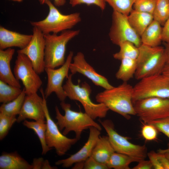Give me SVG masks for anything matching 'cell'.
I'll return each instance as SVG.
<instances>
[{
	"mask_svg": "<svg viewBox=\"0 0 169 169\" xmlns=\"http://www.w3.org/2000/svg\"><path fill=\"white\" fill-rule=\"evenodd\" d=\"M133 87L123 82L117 87L105 90L97 94L96 101L103 103L109 109L129 120L136 115L132 101Z\"/></svg>",
	"mask_w": 169,
	"mask_h": 169,
	"instance_id": "6da1fadb",
	"label": "cell"
},
{
	"mask_svg": "<svg viewBox=\"0 0 169 169\" xmlns=\"http://www.w3.org/2000/svg\"><path fill=\"white\" fill-rule=\"evenodd\" d=\"M60 105L65 114H61L56 106L55 118L60 130H63L62 133L64 135L66 136L70 131H74L75 138L79 140L82 132L91 126L95 127L100 131L102 130L101 126L85 112L73 110L71 109L70 105L64 101H61Z\"/></svg>",
	"mask_w": 169,
	"mask_h": 169,
	"instance_id": "7a4b0ae2",
	"label": "cell"
},
{
	"mask_svg": "<svg viewBox=\"0 0 169 169\" xmlns=\"http://www.w3.org/2000/svg\"><path fill=\"white\" fill-rule=\"evenodd\" d=\"M139 49L134 75L135 78L140 80L147 77L161 74L166 63L164 47L160 46L153 47L142 44Z\"/></svg>",
	"mask_w": 169,
	"mask_h": 169,
	"instance_id": "3957f363",
	"label": "cell"
},
{
	"mask_svg": "<svg viewBox=\"0 0 169 169\" xmlns=\"http://www.w3.org/2000/svg\"><path fill=\"white\" fill-rule=\"evenodd\" d=\"M45 4L49 9L47 17L40 21L30 22L32 26L38 28L44 34H58L70 30L81 21L79 13L64 14L57 8L50 0H47Z\"/></svg>",
	"mask_w": 169,
	"mask_h": 169,
	"instance_id": "277c9868",
	"label": "cell"
},
{
	"mask_svg": "<svg viewBox=\"0 0 169 169\" xmlns=\"http://www.w3.org/2000/svg\"><path fill=\"white\" fill-rule=\"evenodd\" d=\"M73 74H69L64 85L63 89L67 97L72 100L79 101L83 105L85 112L93 120L97 118L105 117L109 109L103 103L95 104L90 99L92 92L91 87L86 82L81 86L74 84L72 80Z\"/></svg>",
	"mask_w": 169,
	"mask_h": 169,
	"instance_id": "5b68a950",
	"label": "cell"
},
{
	"mask_svg": "<svg viewBox=\"0 0 169 169\" xmlns=\"http://www.w3.org/2000/svg\"><path fill=\"white\" fill-rule=\"evenodd\" d=\"M79 32V30H69L59 35L55 33L44 34L45 68L55 69L64 63L66 45Z\"/></svg>",
	"mask_w": 169,
	"mask_h": 169,
	"instance_id": "8992f818",
	"label": "cell"
},
{
	"mask_svg": "<svg viewBox=\"0 0 169 169\" xmlns=\"http://www.w3.org/2000/svg\"><path fill=\"white\" fill-rule=\"evenodd\" d=\"M151 97L169 99V79L162 74L143 78L133 87V103Z\"/></svg>",
	"mask_w": 169,
	"mask_h": 169,
	"instance_id": "52a82bcc",
	"label": "cell"
},
{
	"mask_svg": "<svg viewBox=\"0 0 169 169\" xmlns=\"http://www.w3.org/2000/svg\"><path fill=\"white\" fill-rule=\"evenodd\" d=\"M40 91L43 98V106L46 120L47 128L45 141L46 144L49 148L52 149L54 148L58 156H63L78 140L76 138H68L60 132L57 124L50 116L43 89L41 88Z\"/></svg>",
	"mask_w": 169,
	"mask_h": 169,
	"instance_id": "ba28073f",
	"label": "cell"
},
{
	"mask_svg": "<svg viewBox=\"0 0 169 169\" xmlns=\"http://www.w3.org/2000/svg\"><path fill=\"white\" fill-rule=\"evenodd\" d=\"M105 129L109 141L115 151L124 154L140 160L147 156V149L145 145L134 144L129 141L127 137L119 134L115 129L112 121L109 120H98Z\"/></svg>",
	"mask_w": 169,
	"mask_h": 169,
	"instance_id": "9c48e42d",
	"label": "cell"
},
{
	"mask_svg": "<svg viewBox=\"0 0 169 169\" xmlns=\"http://www.w3.org/2000/svg\"><path fill=\"white\" fill-rule=\"evenodd\" d=\"M136 115L144 123L169 116V99L151 97L133 103Z\"/></svg>",
	"mask_w": 169,
	"mask_h": 169,
	"instance_id": "30bf717a",
	"label": "cell"
},
{
	"mask_svg": "<svg viewBox=\"0 0 169 169\" xmlns=\"http://www.w3.org/2000/svg\"><path fill=\"white\" fill-rule=\"evenodd\" d=\"M13 72L17 79L22 82L26 95L37 93L42 84L30 60L24 54L18 53Z\"/></svg>",
	"mask_w": 169,
	"mask_h": 169,
	"instance_id": "8fae6325",
	"label": "cell"
},
{
	"mask_svg": "<svg viewBox=\"0 0 169 169\" xmlns=\"http://www.w3.org/2000/svg\"><path fill=\"white\" fill-rule=\"evenodd\" d=\"M109 35L111 42L118 46L126 41L132 43L138 47L142 44L141 37L131 26L127 16L115 11L112 13Z\"/></svg>",
	"mask_w": 169,
	"mask_h": 169,
	"instance_id": "7c38bea8",
	"label": "cell"
},
{
	"mask_svg": "<svg viewBox=\"0 0 169 169\" xmlns=\"http://www.w3.org/2000/svg\"><path fill=\"white\" fill-rule=\"evenodd\" d=\"M73 56V52L70 51L64 63L58 69L45 68V71L48 77L47 84L44 91L46 99L52 93L54 92L61 101H64L67 96L62 83L65 78H67L69 76V65Z\"/></svg>",
	"mask_w": 169,
	"mask_h": 169,
	"instance_id": "4fadbf2b",
	"label": "cell"
},
{
	"mask_svg": "<svg viewBox=\"0 0 169 169\" xmlns=\"http://www.w3.org/2000/svg\"><path fill=\"white\" fill-rule=\"evenodd\" d=\"M45 41L44 34L38 28L33 27L32 38L24 48L17 51L26 55L30 59L33 67L38 74L45 71Z\"/></svg>",
	"mask_w": 169,
	"mask_h": 169,
	"instance_id": "5bb4252c",
	"label": "cell"
},
{
	"mask_svg": "<svg viewBox=\"0 0 169 169\" xmlns=\"http://www.w3.org/2000/svg\"><path fill=\"white\" fill-rule=\"evenodd\" d=\"M73 62L70 64L69 69L74 75L78 73L90 80L95 85L105 89H110L113 86L105 76L97 73L93 67L86 60L84 55L78 52L73 58Z\"/></svg>",
	"mask_w": 169,
	"mask_h": 169,
	"instance_id": "9a60e30c",
	"label": "cell"
},
{
	"mask_svg": "<svg viewBox=\"0 0 169 169\" xmlns=\"http://www.w3.org/2000/svg\"><path fill=\"white\" fill-rule=\"evenodd\" d=\"M26 119H33L36 121H46L43 98L37 93L26 95L17 122L20 123Z\"/></svg>",
	"mask_w": 169,
	"mask_h": 169,
	"instance_id": "2e32d148",
	"label": "cell"
},
{
	"mask_svg": "<svg viewBox=\"0 0 169 169\" xmlns=\"http://www.w3.org/2000/svg\"><path fill=\"white\" fill-rule=\"evenodd\" d=\"M88 139L84 146L77 152L69 157L57 161L56 165H62L64 168H68L74 164L84 162L91 156L93 150L100 134V131L96 127L91 126Z\"/></svg>",
	"mask_w": 169,
	"mask_h": 169,
	"instance_id": "e0dca14e",
	"label": "cell"
},
{
	"mask_svg": "<svg viewBox=\"0 0 169 169\" xmlns=\"http://www.w3.org/2000/svg\"><path fill=\"white\" fill-rule=\"evenodd\" d=\"M32 38V34H21L0 26V49L4 50L14 47L23 49L29 44Z\"/></svg>",
	"mask_w": 169,
	"mask_h": 169,
	"instance_id": "ac0fdd59",
	"label": "cell"
},
{
	"mask_svg": "<svg viewBox=\"0 0 169 169\" xmlns=\"http://www.w3.org/2000/svg\"><path fill=\"white\" fill-rule=\"evenodd\" d=\"M15 51V49L11 48L0 49V80L21 88L20 84L13 74L10 68V62Z\"/></svg>",
	"mask_w": 169,
	"mask_h": 169,
	"instance_id": "d6986e66",
	"label": "cell"
},
{
	"mask_svg": "<svg viewBox=\"0 0 169 169\" xmlns=\"http://www.w3.org/2000/svg\"><path fill=\"white\" fill-rule=\"evenodd\" d=\"M115 152L108 136H100L91 156L99 162L106 165L110 157Z\"/></svg>",
	"mask_w": 169,
	"mask_h": 169,
	"instance_id": "ffe728a7",
	"label": "cell"
},
{
	"mask_svg": "<svg viewBox=\"0 0 169 169\" xmlns=\"http://www.w3.org/2000/svg\"><path fill=\"white\" fill-rule=\"evenodd\" d=\"M33 166L17 151L3 152L0 156V169H33Z\"/></svg>",
	"mask_w": 169,
	"mask_h": 169,
	"instance_id": "44dd1931",
	"label": "cell"
},
{
	"mask_svg": "<svg viewBox=\"0 0 169 169\" xmlns=\"http://www.w3.org/2000/svg\"><path fill=\"white\" fill-rule=\"evenodd\" d=\"M162 28L159 22L153 20L141 36L142 44L153 47L160 46L162 41Z\"/></svg>",
	"mask_w": 169,
	"mask_h": 169,
	"instance_id": "7402d4cb",
	"label": "cell"
},
{
	"mask_svg": "<svg viewBox=\"0 0 169 169\" xmlns=\"http://www.w3.org/2000/svg\"><path fill=\"white\" fill-rule=\"evenodd\" d=\"M127 18L131 26L140 37L154 20L152 14L133 9Z\"/></svg>",
	"mask_w": 169,
	"mask_h": 169,
	"instance_id": "603a6c76",
	"label": "cell"
},
{
	"mask_svg": "<svg viewBox=\"0 0 169 169\" xmlns=\"http://www.w3.org/2000/svg\"><path fill=\"white\" fill-rule=\"evenodd\" d=\"M115 74L116 78L123 82H127L134 76L137 67L136 59L124 58Z\"/></svg>",
	"mask_w": 169,
	"mask_h": 169,
	"instance_id": "cb8c5ba5",
	"label": "cell"
},
{
	"mask_svg": "<svg viewBox=\"0 0 169 169\" xmlns=\"http://www.w3.org/2000/svg\"><path fill=\"white\" fill-rule=\"evenodd\" d=\"M23 124L28 128L33 130L37 135L42 146V155L45 154L52 149L48 147L46 142V121H29L26 120L23 121Z\"/></svg>",
	"mask_w": 169,
	"mask_h": 169,
	"instance_id": "d4e9b609",
	"label": "cell"
},
{
	"mask_svg": "<svg viewBox=\"0 0 169 169\" xmlns=\"http://www.w3.org/2000/svg\"><path fill=\"white\" fill-rule=\"evenodd\" d=\"M141 160L120 153L114 152L111 156L106 164L108 169H130L129 165L134 162Z\"/></svg>",
	"mask_w": 169,
	"mask_h": 169,
	"instance_id": "484cf974",
	"label": "cell"
},
{
	"mask_svg": "<svg viewBox=\"0 0 169 169\" xmlns=\"http://www.w3.org/2000/svg\"><path fill=\"white\" fill-rule=\"evenodd\" d=\"M26 95L24 87L20 95L9 102L3 103L0 107V113L9 116H16L19 115Z\"/></svg>",
	"mask_w": 169,
	"mask_h": 169,
	"instance_id": "4316f807",
	"label": "cell"
},
{
	"mask_svg": "<svg viewBox=\"0 0 169 169\" xmlns=\"http://www.w3.org/2000/svg\"><path fill=\"white\" fill-rule=\"evenodd\" d=\"M119 46L120 50L113 54L114 58L120 61L124 58L137 59L139 53V47L132 43L126 41L121 43Z\"/></svg>",
	"mask_w": 169,
	"mask_h": 169,
	"instance_id": "83f0119b",
	"label": "cell"
},
{
	"mask_svg": "<svg viewBox=\"0 0 169 169\" xmlns=\"http://www.w3.org/2000/svg\"><path fill=\"white\" fill-rule=\"evenodd\" d=\"M22 90L0 80V102L5 103L13 100L20 95Z\"/></svg>",
	"mask_w": 169,
	"mask_h": 169,
	"instance_id": "f1b7e54d",
	"label": "cell"
},
{
	"mask_svg": "<svg viewBox=\"0 0 169 169\" xmlns=\"http://www.w3.org/2000/svg\"><path fill=\"white\" fill-rule=\"evenodd\" d=\"M153 16L154 20L164 26L169 18V0H156Z\"/></svg>",
	"mask_w": 169,
	"mask_h": 169,
	"instance_id": "f546056e",
	"label": "cell"
},
{
	"mask_svg": "<svg viewBox=\"0 0 169 169\" xmlns=\"http://www.w3.org/2000/svg\"><path fill=\"white\" fill-rule=\"evenodd\" d=\"M115 11L128 15L133 9L132 6L135 0H105Z\"/></svg>",
	"mask_w": 169,
	"mask_h": 169,
	"instance_id": "4dcf8cb0",
	"label": "cell"
},
{
	"mask_svg": "<svg viewBox=\"0 0 169 169\" xmlns=\"http://www.w3.org/2000/svg\"><path fill=\"white\" fill-rule=\"evenodd\" d=\"M17 120L16 116H9L0 113V140L7 136L10 129Z\"/></svg>",
	"mask_w": 169,
	"mask_h": 169,
	"instance_id": "1f68e13d",
	"label": "cell"
},
{
	"mask_svg": "<svg viewBox=\"0 0 169 169\" xmlns=\"http://www.w3.org/2000/svg\"><path fill=\"white\" fill-rule=\"evenodd\" d=\"M156 3V0H135L133 5V9L153 15Z\"/></svg>",
	"mask_w": 169,
	"mask_h": 169,
	"instance_id": "d6a6232c",
	"label": "cell"
},
{
	"mask_svg": "<svg viewBox=\"0 0 169 169\" xmlns=\"http://www.w3.org/2000/svg\"><path fill=\"white\" fill-rule=\"evenodd\" d=\"M148 123L153 125L158 131L163 133L169 139V116L152 121ZM168 145V148L161 150L164 151H169V142Z\"/></svg>",
	"mask_w": 169,
	"mask_h": 169,
	"instance_id": "836d02e7",
	"label": "cell"
},
{
	"mask_svg": "<svg viewBox=\"0 0 169 169\" xmlns=\"http://www.w3.org/2000/svg\"><path fill=\"white\" fill-rule=\"evenodd\" d=\"M158 130L153 125L144 123L142 126L141 134L142 137L146 141L155 140L157 138Z\"/></svg>",
	"mask_w": 169,
	"mask_h": 169,
	"instance_id": "e575fe53",
	"label": "cell"
},
{
	"mask_svg": "<svg viewBox=\"0 0 169 169\" xmlns=\"http://www.w3.org/2000/svg\"><path fill=\"white\" fill-rule=\"evenodd\" d=\"M69 3L72 7L84 4L88 5H95L99 7L101 10L105 9L106 3L105 0H72Z\"/></svg>",
	"mask_w": 169,
	"mask_h": 169,
	"instance_id": "d590c367",
	"label": "cell"
},
{
	"mask_svg": "<svg viewBox=\"0 0 169 169\" xmlns=\"http://www.w3.org/2000/svg\"><path fill=\"white\" fill-rule=\"evenodd\" d=\"M84 169H108L106 165L100 163L91 156L84 162Z\"/></svg>",
	"mask_w": 169,
	"mask_h": 169,
	"instance_id": "8d00e7d4",
	"label": "cell"
},
{
	"mask_svg": "<svg viewBox=\"0 0 169 169\" xmlns=\"http://www.w3.org/2000/svg\"><path fill=\"white\" fill-rule=\"evenodd\" d=\"M147 156L151 162L153 168L155 169H164L160 162L158 155V153L152 151L147 153Z\"/></svg>",
	"mask_w": 169,
	"mask_h": 169,
	"instance_id": "74e56055",
	"label": "cell"
},
{
	"mask_svg": "<svg viewBox=\"0 0 169 169\" xmlns=\"http://www.w3.org/2000/svg\"><path fill=\"white\" fill-rule=\"evenodd\" d=\"M138 164L134 167L133 169H151L153 168V166L151 162L149 160L142 159L138 162Z\"/></svg>",
	"mask_w": 169,
	"mask_h": 169,
	"instance_id": "f35d334b",
	"label": "cell"
},
{
	"mask_svg": "<svg viewBox=\"0 0 169 169\" xmlns=\"http://www.w3.org/2000/svg\"><path fill=\"white\" fill-rule=\"evenodd\" d=\"M169 40V18L165 25L163 26L162 32V41L164 42Z\"/></svg>",
	"mask_w": 169,
	"mask_h": 169,
	"instance_id": "ab89813d",
	"label": "cell"
},
{
	"mask_svg": "<svg viewBox=\"0 0 169 169\" xmlns=\"http://www.w3.org/2000/svg\"><path fill=\"white\" fill-rule=\"evenodd\" d=\"M157 153L159 160L164 169H169V160L163 154Z\"/></svg>",
	"mask_w": 169,
	"mask_h": 169,
	"instance_id": "60d3db41",
	"label": "cell"
},
{
	"mask_svg": "<svg viewBox=\"0 0 169 169\" xmlns=\"http://www.w3.org/2000/svg\"><path fill=\"white\" fill-rule=\"evenodd\" d=\"M44 160L42 157L35 158L33 159V169H42Z\"/></svg>",
	"mask_w": 169,
	"mask_h": 169,
	"instance_id": "b9f144b4",
	"label": "cell"
},
{
	"mask_svg": "<svg viewBox=\"0 0 169 169\" xmlns=\"http://www.w3.org/2000/svg\"><path fill=\"white\" fill-rule=\"evenodd\" d=\"M47 0H38L41 4H45ZM54 5L56 7H59L63 6L66 3V0H53Z\"/></svg>",
	"mask_w": 169,
	"mask_h": 169,
	"instance_id": "7bdbcfd3",
	"label": "cell"
},
{
	"mask_svg": "<svg viewBox=\"0 0 169 169\" xmlns=\"http://www.w3.org/2000/svg\"><path fill=\"white\" fill-rule=\"evenodd\" d=\"M161 74L166 76L169 79V62L166 63L165 64Z\"/></svg>",
	"mask_w": 169,
	"mask_h": 169,
	"instance_id": "ee69618b",
	"label": "cell"
},
{
	"mask_svg": "<svg viewBox=\"0 0 169 169\" xmlns=\"http://www.w3.org/2000/svg\"><path fill=\"white\" fill-rule=\"evenodd\" d=\"M164 49L166 58V63L169 62V40L164 42Z\"/></svg>",
	"mask_w": 169,
	"mask_h": 169,
	"instance_id": "f6af8a7d",
	"label": "cell"
},
{
	"mask_svg": "<svg viewBox=\"0 0 169 169\" xmlns=\"http://www.w3.org/2000/svg\"><path fill=\"white\" fill-rule=\"evenodd\" d=\"M55 166H51L49 161L46 160H44L42 166V169H57Z\"/></svg>",
	"mask_w": 169,
	"mask_h": 169,
	"instance_id": "bcb514c9",
	"label": "cell"
},
{
	"mask_svg": "<svg viewBox=\"0 0 169 169\" xmlns=\"http://www.w3.org/2000/svg\"><path fill=\"white\" fill-rule=\"evenodd\" d=\"M158 152L163 154L169 160V151H164L160 149Z\"/></svg>",
	"mask_w": 169,
	"mask_h": 169,
	"instance_id": "7dc6e473",
	"label": "cell"
},
{
	"mask_svg": "<svg viewBox=\"0 0 169 169\" xmlns=\"http://www.w3.org/2000/svg\"><path fill=\"white\" fill-rule=\"evenodd\" d=\"M11 1H12L13 2H18L19 3L22 2L23 0H8Z\"/></svg>",
	"mask_w": 169,
	"mask_h": 169,
	"instance_id": "c3c4849f",
	"label": "cell"
},
{
	"mask_svg": "<svg viewBox=\"0 0 169 169\" xmlns=\"http://www.w3.org/2000/svg\"><path fill=\"white\" fill-rule=\"evenodd\" d=\"M69 0V3L70 2H71V1L72 0Z\"/></svg>",
	"mask_w": 169,
	"mask_h": 169,
	"instance_id": "681fc988",
	"label": "cell"
}]
</instances>
